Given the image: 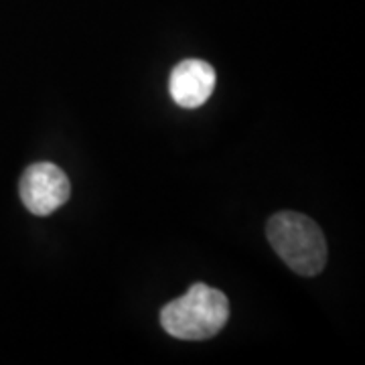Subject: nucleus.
<instances>
[{
    "label": "nucleus",
    "mask_w": 365,
    "mask_h": 365,
    "mask_svg": "<svg viewBox=\"0 0 365 365\" xmlns=\"http://www.w3.org/2000/svg\"><path fill=\"white\" fill-rule=\"evenodd\" d=\"M266 235L274 252L292 272L311 278L325 268V235L311 217L297 211H280L268 220Z\"/></svg>",
    "instance_id": "obj_2"
},
{
    "label": "nucleus",
    "mask_w": 365,
    "mask_h": 365,
    "mask_svg": "<svg viewBox=\"0 0 365 365\" xmlns=\"http://www.w3.org/2000/svg\"><path fill=\"white\" fill-rule=\"evenodd\" d=\"M215 90V69L201 59H185L170 71L169 91L175 104L193 110L207 102Z\"/></svg>",
    "instance_id": "obj_4"
},
{
    "label": "nucleus",
    "mask_w": 365,
    "mask_h": 365,
    "mask_svg": "<svg viewBox=\"0 0 365 365\" xmlns=\"http://www.w3.org/2000/svg\"><path fill=\"white\" fill-rule=\"evenodd\" d=\"M21 201L33 215H51L69 201L71 185L63 170L53 163L26 167L19 182Z\"/></svg>",
    "instance_id": "obj_3"
},
{
    "label": "nucleus",
    "mask_w": 365,
    "mask_h": 365,
    "mask_svg": "<svg viewBox=\"0 0 365 365\" xmlns=\"http://www.w3.org/2000/svg\"><path fill=\"white\" fill-rule=\"evenodd\" d=\"M230 319V300L222 290L197 282L181 299L160 309L163 329L182 341H203L217 335Z\"/></svg>",
    "instance_id": "obj_1"
}]
</instances>
